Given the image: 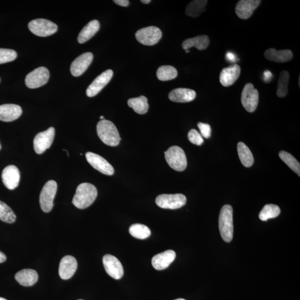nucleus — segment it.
I'll list each match as a JSON object with an SVG mask.
<instances>
[{
	"mask_svg": "<svg viewBox=\"0 0 300 300\" xmlns=\"http://www.w3.org/2000/svg\"><path fill=\"white\" fill-rule=\"evenodd\" d=\"M17 282L23 287H31L36 284L38 276L35 270L24 269L20 271L15 275Z\"/></svg>",
	"mask_w": 300,
	"mask_h": 300,
	"instance_id": "obj_24",
	"label": "nucleus"
},
{
	"mask_svg": "<svg viewBox=\"0 0 300 300\" xmlns=\"http://www.w3.org/2000/svg\"><path fill=\"white\" fill-rule=\"evenodd\" d=\"M100 119H101V120H104V116H100Z\"/></svg>",
	"mask_w": 300,
	"mask_h": 300,
	"instance_id": "obj_44",
	"label": "nucleus"
},
{
	"mask_svg": "<svg viewBox=\"0 0 300 300\" xmlns=\"http://www.w3.org/2000/svg\"><path fill=\"white\" fill-rule=\"evenodd\" d=\"M219 230L222 239L230 243L233 238V209L229 205L222 207L219 220Z\"/></svg>",
	"mask_w": 300,
	"mask_h": 300,
	"instance_id": "obj_3",
	"label": "nucleus"
},
{
	"mask_svg": "<svg viewBox=\"0 0 300 300\" xmlns=\"http://www.w3.org/2000/svg\"><path fill=\"white\" fill-rule=\"evenodd\" d=\"M14 213L5 203L0 201V220L8 224H12L16 221Z\"/></svg>",
	"mask_w": 300,
	"mask_h": 300,
	"instance_id": "obj_35",
	"label": "nucleus"
},
{
	"mask_svg": "<svg viewBox=\"0 0 300 300\" xmlns=\"http://www.w3.org/2000/svg\"><path fill=\"white\" fill-rule=\"evenodd\" d=\"M86 157L91 165L99 172L109 176L113 175L114 173L113 166L99 154L89 152L86 153Z\"/></svg>",
	"mask_w": 300,
	"mask_h": 300,
	"instance_id": "obj_12",
	"label": "nucleus"
},
{
	"mask_svg": "<svg viewBox=\"0 0 300 300\" xmlns=\"http://www.w3.org/2000/svg\"><path fill=\"white\" fill-rule=\"evenodd\" d=\"M166 160L173 170L177 171H184L187 167V162L186 154L180 147L173 146L164 152Z\"/></svg>",
	"mask_w": 300,
	"mask_h": 300,
	"instance_id": "obj_4",
	"label": "nucleus"
},
{
	"mask_svg": "<svg viewBox=\"0 0 300 300\" xmlns=\"http://www.w3.org/2000/svg\"><path fill=\"white\" fill-rule=\"evenodd\" d=\"M198 128L200 131V134L202 137L206 139H209L211 137V128L210 125L208 124L198 123Z\"/></svg>",
	"mask_w": 300,
	"mask_h": 300,
	"instance_id": "obj_38",
	"label": "nucleus"
},
{
	"mask_svg": "<svg viewBox=\"0 0 300 300\" xmlns=\"http://www.w3.org/2000/svg\"><path fill=\"white\" fill-rule=\"evenodd\" d=\"M266 59L270 61L283 63L291 61L293 58V53L290 50H277L274 48H269L264 54Z\"/></svg>",
	"mask_w": 300,
	"mask_h": 300,
	"instance_id": "obj_23",
	"label": "nucleus"
},
{
	"mask_svg": "<svg viewBox=\"0 0 300 300\" xmlns=\"http://www.w3.org/2000/svg\"><path fill=\"white\" fill-rule=\"evenodd\" d=\"M261 2L260 0H241L237 3L235 7L237 16L242 20H247L252 16Z\"/></svg>",
	"mask_w": 300,
	"mask_h": 300,
	"instance_id": "obj_16",
	"label": "nucleus"
},
{
	"mask_svg": "<svg viewBox=\"0 0 300 300\" xmlns=\"http://www.w3.org/2000/svg\"><path fill=\"white\" fill-rule=\"evenodd\" d=\"M28 27L33 34L40 37H47L54 34L58 29L56 23L43 18L31 21Z\"/></svg>",
	"mask_w": 300,
	"mask_h": 300,
	"instance_id": "obj_5",
	"label": "nucleus"
},
{
	"mask_svg": "<svg viewBox=\"0 0 300 300\" xmlns=\"http://www.w3.org/2000/svg\"><path fill=\"white\" fill-rule=\"evenodd\" d=\"M22 109L15 104L0 105V120L4 122H11L17 119L21 115Z\"/></svg>",
	"mask_w": 300,
	"mask_h": 300,
	"instance_id": "obj_21",
	"label": "nucleus"
},
{
	"mask_svg": "<svg viewBox=\"0 0 300 300\" xmlns=\"http://www.w3.org/2000/svg\"><path fill=\"white\" fill-rule=\"evenodd\" d=\"M238 151L240 161L246 167H250L254 162L252 152L246 145L242 142L238 144Z\"/></svg>",
	"mask_w": 300,
	"mask_h": 300,
	"instance_id": "obj_29",
	"label": "nucleus"
},
{
	"mask_svg": "<svg viewBox=\"0 0 300 300\" xmlns=\"http://www.w3.org/2000/svg\"><path fill=\"white\" fill-rule=\"evenodd\" d=\"M114 2L121 6L127 7L129 5L130 1L128 0H115Z\"/></svg>",
	"mask_w": 300,
	"mask_h": 300,
	"instance_id": "obj_39",
	"label": "nucleus"
},
{
	"mask_svg": "<svg viewBox=\"0 0 300 300\" xmlns=\"http://www.w3.org/2000/svg\"><path fill=\"white\" fill-rule=\"evenodd\" d=\"M162 35L160 29L156 26H149L140 29L135 34L137 40L142 44L147 46L156 44L160 40Z\"/></svg>",
	"mask_w": 300,
	"mask_h": 300,
	"instance_id": "obj_8",
	"label": "nucleus"
},
{
	"mask_svg": "<svg viewBox=\"0 0 300 300\" xmlns=\"http://www.w3.org/2000/svg\"><path fill=\"white\" fill-rule=\"evenodd\" d=\"M281 212L280 207L274 204L266 205L259 214L261 220L266 221L270 219H274L278 217Z\"/></svg>",
	"mask_w": 300,
	"mask_h": 300,
	"instance_id": "obj_33",
	"label": "nucleus"
},
{
	"mask_svg": "<svg viewBox=\"0 0 300 300\" xmlns=\"http://www.w3.org/2000/svg\"><path fill=\"white\" fill-rule=\"evenodd\" d=\"M2 182L9 190L16 188L20 182V172L18 168L14 165H9L4 168L2 173Z\"/></svg>",
	"mask_w": 300,
	"mask_h": 300,
	"instance_id": "obj_17",
	"label": "nucleus"
},
{
	"mask_svg": "<svg viewBox=\"0 0 300 300\" xmlns=\"http://www.w3.org/2000/svg\"><path fill=\"white\" fill-rule=\"evenodd\" d=\"M141 2L144 4H149L151 2V0H142Z\"/></svg>",
	"mask_w": 300,
	"mask_h": 300,
	"instance_id": "obj_43",
	"label": "nucleus"
},
{
	"mask_svg": "<svg viewBox=\"0 0 300 300\" xmlns=\"http://www.w3.org/2000/svg\"><path fill=\"white\" fill-rule=\"evenodd\" d=\"M207 0H194L188 4L185 13L188 16L196 18L206 11Z\"/></svg>",
	"mask_w": 300,
	"mask_h": 300,
	"instance_id": "obj_27",
	"label": "nucleus"
},
{
	"mask_svg": "<svg viewBox=\"0 0 300 300\" xmlns=\"http://www.w3.org/2000/svg\"><path fill=\"white\" fill-rule=\"evenodd\" d=\"M17 55L15 51L6 48H0V64L13 61L16 59Z\"/></svg>",
	"mask_w": 300,
	"mask_h": 300,
	"instance_id": "obj_36",
	"label": "nucleus"
},
{
	"mask_svg": "<svg viewBox=\"0 0 300 300\" xmlns=\"http://www.w3.org/2000/svg\"><path fill=\"white\" fill-rule=\"evenodd\" d=\"M100 27L99 21L94 20L89 22L82 28L79 33L77 40L80 43L88 41L98 32Z\"/></svg>",
	"mask_w": 300,
	"mask_h": 300,
	"instance_id": "obj_26",
	"label": "nucleus"
},
{
	"mask_svg": "<svg viewBox=\"0 0 300 300\" xmlns=\"http://www.w3.org/2000/svg\"><path fill=\"white\" fill-rule=\"evenodd\" d=\"M241 73V67L234 64L222 70L220 75V81L222 86L229 87L233 85L238 79Z\"/></svg>",
	"mask_w": 300,
	"mask_h": 300,
	"instance_id": "obj_19",
	"label": "nucleus"
},
{
	"mask_svg": "<svg viewBox=\"0 0 300 300\" xmlns=\"http://www.w3.org/2000/svg\"><path fill=\"white\" fill-rule=\"evenodd\" d=\"M6 260V256L0 251V263H3Z\"/></svg>",
	"mask_w": 300,
	"mask_h": 300,
	"instance_id": "obj_42",
	"label": "nucleus"
},
{
	"mask_svg": "<svg viewBox=\"0 0 300 300\" xmlns=\"http://www.w3.org/2000/svg\"><path fill=\"white\" fill-rule=\"evenodd\" d=\"M103 261L106 272L111 277L116 280L123 278L124 274L123 266L117 258L108 254L104 256Z\"/></svg>",
	"mask_w": 300,
	"mask_h": 300,
	"instance_id": "obj_13",
	"label": "nucleus"
},
{
	"mask_svg": "<svg viewBox=\"0 0 300 300\" xmlns=\"http://www.w3.org/2000/svg\"><path fill=\"white\" fill-rule=\"evenodd\" d=\"M289 80L290 74L287 71L281 72L277 89V95L279 98H284L288 95Z\"/></svg>",
	"mask_w": 300,
	"mask_h": 300,
	"instance_id": "obj_32",
	"label": "nucleus"
},
{
	"mask_svg": "<svg viewBox=\"0 0 300 300\" xmlns=\"http://www.w3.org/2000/svg\"><path fill=\"white\" fill-rule=\"evenodd\" d=\"M113 75V70H108L97 77L87 89V96L91 98L98 95L112 79Z\"/></svg>",
	"mask_w": 300,
	"mask_h": 300,
	"instance_id": "obj_14",
	"label": "nucleus"
},
{
	"mask_svg": "<svg viewBox=\"0 0 300 300\" xmlns=\"http://www.w3.org/2000/svg\"><path fill=\"white\" fill-rule=\"evenodd\" d=\"M177 74V71L175 67L169 65L159 67L156 74L158 79L162 81L175 79Z\"/></svg>",
	"mask_w": 300,
	"mask_h": 300,
	"instance_id": "obj_30",
	"label": "nucleus"
},
{
	"mask_svg": "<svg viewBox=\"0 0 300 300\" xmlns=\"http://www.w3.org/2000/svg\"><path fill=\"white\" fill-rule=\"evenodd\" d=\"M210 44L209 37L207 35H200L188 38L182 43L183 50H188L191 47H195L198 50H205Z\"/></svg>",
	"mask_w": 300,
	"mask_h": 300,
	"instance_id": "obj_25",
	"label": "nucleus"
},
{
	"mask_svg": "<svg viewBox=\"0 0 300 300\" xmlns=\"http://www.w3.org/2000/svg\"><path fill=\"white\" fill-rule=\"evenodd\" d=\"M55 129L51 127L45 132L38 133L33 140V148L37 154H42L49 149L54 141Z\"/></svg>",
	"mask_w": 300,
	"mask_h": 300,
	"instance_id": "obj_11",
	"label": "nucleus"
},
{
	"mask_svg": "<svg viewBox=\"0 0 300 300\" xmlns=\"http://www.w3.org/2000/svg\"><path fill=\"white\" fill-rule=\"evenodd\" d=\"M129 232L134 238L141 240L148 238L151 234V230L148 226L140 224L131 226Z\"/></svg>",
	"mask_w": 300,
	"mask_h": 300,
	"instance_id": "obj_31",
	"label": "nucleus"
},
{
	"mask_svg": "<svg viewBox=\"0 0 300 300\" xmlns=\"http://www.w3.org/2000/svg\"><path fill=\"white\" fill-rule=\"evenodd\" d=\"M94 55L91 52H86L81 55L72 63L70 67L71 74L78 77L83 74L93 60Z\"/></svg>",
	"mask_w": 300,
	"mask_h": 300,
	"instance_id": "obj_15",
	"label": "nucleus"
},
{
	"mask_svg": "<svg viewBox=\"0 0 300 300\" xmlns=\"http://www.w3.org/2000/svg\"><path fill=\"white\" fill-rule=\"evenodd\" d=\"M186 53H189V52H190V51H189V50H186Z\"/></svg>",
	"mask_w": 300,
	"mask_h": 300,
	"instance_id": "obj_47",
	"label": "nucleus"
},
{
	"mask_svg": "<svg viewBox=\"0 0 300 300\" xmlns=\"http://www.w3.org/2000/svg\"><path fill=\"white\" fill-rule=\"evenodd\" d=\"M175 251L169 250L154 256L152 259L153 267L157 270L166 269L176 258Z\"/></svg>",
	"mask_w": 300,
	"mask_h": 300,
	"instance_id": "obj_20",
	"label": "nucleus"
},
{
	"mask_svg": "<svg viewBox=\"0 0 300 300\" xmlns=\"http://www.w3.org/2000/svg\"><path fill=\"white\" fill-rule=\"evenodd\" d=\"M57 189V184L54 180L48 181L42 188L40 195V204L43 212H49L52 210Z\"/></svg>",
	"mask_w": 300,
	"mask_h": 300,
	"instance_id": "obj_6",
	"label": "nucleus"
},
{
	"mask_svg": "<svg viewBox=\"0 0 300 300\" xmlns=\"http://www.w3.org/2000/svg\"><path fill=\"white\" fill-rule=\"evenodd\" d=\"M0 150H1V145H0Z\"/></svg>",
	"mask_w": 300,
	"mask_h": 300,
	"instance_id": "obj_48",
	"label": "nucleus"
},
{
	"mask_svg": "<svg viewBox=\"0 0 300 300\" xmlns=\"http://www.w3.org/2000/svg\"><path fill=\"white\" fill-rule=\"evenodd\" d=\"M96 130L101 141L109 146H118L122 140L117 128L110 121H100L97 125Z\"/></svg>",
	"mask_w": 300,
	"mask_h": 300,
	"instance_id": "obj_2",
	"label": "nucleus"
},
{
	"mask_svg": "<svg viewBox=\"0 0 300 300\" xmlns=\"http://www.w3.org/2000/svg\"><path fill=\"white\" fill-rule=\"evenodd\" d=\"M196 93L194 90L178 88L170 92L168 95V98L173 102L185 103L191 102L196 98Z\"/></svg>",
	"mask_w": 300,
	"mask_h": 300,
	"instance_id": "obj_22",
	"label": "nucleus"
},
{
	"mask_svg": "<svg viewBox=\"0 0 300 300\" xmlns=\"http://www.w3.org/2000/svg\"><path fill=\"white\" fill-rule=\"evenodd\" d=\"M97 196L98 190L94 185L82 183L76 188L72 204L78 209H85L93 204Z\"/></svg>",
	"mask_w": 300,
	"mask_h": 300,
	"instance_id": "obj_1",
	"label": "nucleus"
},
{
	"mask_svg": "<svg viewBox=\"0 0 300 300\" xmlns=\"http://www.w3.org/2000/svg\"><path fill=\"white\" fill-rule=\"evenodd\" d=\"M187 201L186 197L181 193L177 194H162L156 198L158 206L164 209L175 210L184 206Z\"/></svg>",
	"mask_w": 300,
	"mask_h": 300,
	"instance_id": "obj_9",
	"label": "nucleus"
},
{
	"mask_svg": "<svg viewBox=\"0 0 300 300\" xmlns=\"http://www.w3.org/2000/svg\"><path fill=\"white\" fill-rule=\"evenodd\" d=\"M264 78L266 82H268V80L271 79V77L272 76V73L269 71H266L264 73Z\"/></svg>",
	"mask_w": 300,
	"mask_h": 300,
	"instance_id": "obj_40",
	"label": "nucleus"
},
{
	"mask_svg": "<svg viewBox=\"0 0 300 300\" xmlns=\"http://www.w3.org/2000/svg\"><path fill=\"white\" fill-rule=\"evenodd\" d=\"M128 104L129 107L132 108L135 112L140 115L147 113L149 108L148 100L144 96L130 99L128 100Z\"/></svg>",
	"mask_w": 300,
	"mask_h": 300,
	"instance_id": "obj_28",
	"label": "nucleus"
},
{
	"mask_svg": "<svg viewBox=\"0 0 300 300\" xmlns=\"http://www.w3.org/2000/svg\"><path fill=\"white\" fill-rule=\"evenodd\" d=\"M0 300H7L5 299L2 298H0Z\"/></svg>",
	"mask_w": 300,
	"mask_h": 300,
	"instance_id": "obj_46",
	"label": "nucleus"
},
{
	"mask_svg": "<svg viewBox=\"0 0 300 300\" xmlns=\"http://www.w3.org/2000/svg\"><path fill=\"white\" fill-rule=\"evenodd\" d=\"M279 157L292 169V170L300 176V164L291 154L284 151L279 152Z\"/></svg>",
	"mask_w": 300,
	"mask_h": 300,
	"instance_id": "obj_34",
	"label": "nucleus"
},
{
	"mask_svg": "<svg viewBox=\"0 0 300 300\" xmlns=\"http://www.w3.org/2000/svg\"><path fill=\"white\" fill-rule=\"evenodd\" d=\"M226 57L227 59L231 61H235L234 60L235 59V55L231 52L227 53Z\"/></svg>",
	"mask_w": 300,
	"mask_h": 300,
	"instance_id": "obj_41",
	"label": "nucleus"
},
{
	"mask_svg": "<svg viewBox=\"0 0 300 300\" xmlns=\"http://www.w3.org/2000/svg\"><path fill=\"white\" fill-rule=\"evenodd\" d=\"M241 103L249 113H254L259 104V94L253 84L248 83L245 85L241 94Z\"/></svg>",
	"mask_w": 300,
	"mask_h": 300,
	"instance_id": "obj_7",
	"label": "nucleus"
},
{
	"mask_svg": "<svg viewBox=\"0 0 300 300\" xmlns=\"http://www.w3.org/2000/svg\"><path fill=\"white\" fill-rule=\"evenodd\" d=\"M175 300H186L183 299H176Z\"/></svg>",
	"mask_w": 300,
	"mask_h": 300,
	"instance_id": "obj_45",
	"label": "nucleus"
},
{
	"mask_svg": "<svg viewBox=\"0 0 300 300\" xmlns=\"http://www.w3.org/2000/svg\"><path fill=\"white\" fill-rule=\"evenodd\" d=\"M188 139L193 144L200 146L204 143V139L201 134L195 129H192L188 134Z\"/></svg>",
	"mask_w": 300,
	"mask_h": 300,
	"instance_id": "obj_37",
	"label": "nucleus"
},
{
	"mask_svg": "<svg viewBox=\"0 0 300 300\" xmlns=\"http://www.w3.org/2000/svg\"><path fill=\"white\" fill-rule=\"evenodd\" d=\"M77 268L76 259L72 256H66L61 260L59 275L63 280H68L73 277Z\"/></svg>",
	"mask_w": 300,
	"mask_h": 300,
	"instance_id": "obj_18",
	"label": "nucleus"
},
{
	"mask_svg": "<svg viewBox=\"0 0 300 300\" xmlns=\"http://www.w3.org/2000/svg\"></svg>",
	"mask_w": 300,
	"mask_h": 300,
	"instance_id": "obj_49",
	"label": "nucleus"
},
{
	"mask_svg": "<svg viewBox=\"0 0 300 300\" xmlns=\"http://www.w3.org/2000/svg\"><path fill=\"white\" fill-rule=\"evenodd\" d=\"M49 77L50 72L46 67H38L26 76L25 84L28 88H38L46 84Z\"/></svg>",
	"mask_w": 300,
	"mask_h": 300,
	"instance_id": "obj_10",
	"label": "nucleus"
}]
</instances>
